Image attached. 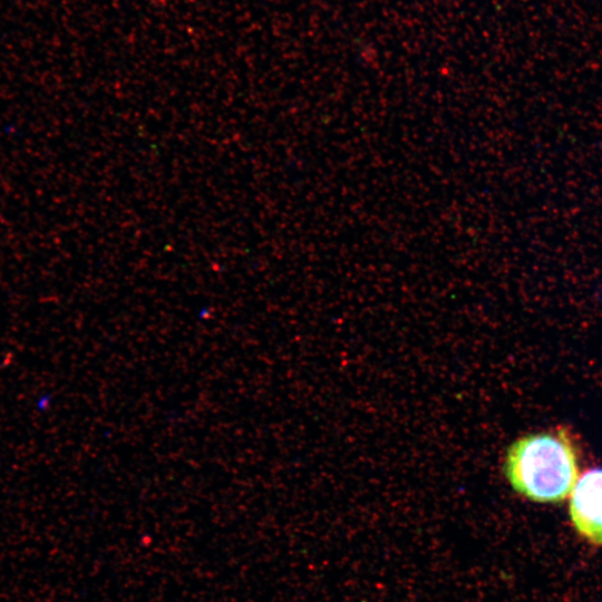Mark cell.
<instances>
[{
	"label": "cell",
	"instance_id": "1",
	"mask_svg": "<svg viewBox=\"0 0 602 602\" xmlns=\"http://www.w3.org/2000/svg\"><path fill=\"white\" fill-rule=\"evenodd\" d=\"M503 469L517 493L538 503L564 501L577 482L575 452L562 433L520 437L507 448Z\"/></svg>",
	"mask_w": 602,
	"mask_h": 602
},
{
	"label": "cell",
	"instance_id": "2",
	"mask_svg": "<svg viewBox=\"0 0 602 602\" xmlns=\"http://www.w3.org/2000/svg\"><path fill=\"white\" fill-rule=\"evenodd\" d=\"M570 516L583 537L602 545V468L585 472L576 482L571 493Z\"/></svg>",
	"mask_w": 602,
	"mask_h": 602
}]
</instances>
